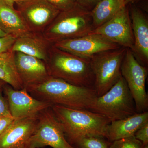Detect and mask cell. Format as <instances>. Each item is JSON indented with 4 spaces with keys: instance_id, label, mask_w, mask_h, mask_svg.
I'll return each instance as SVG.
<instances>
[{
    "instance_id": "obj_16",
    "label": "cell",
    "mask_w": 148,
    "mask_h": 148,
    "mask_svg": "<svg viewBox=\"0 0 148 148\" xmlns=\"http://www.w3.org/2000/svg\"><path fill=\"white\" fill-rule=\"evenodd\" d=\"M52 45L42 33L29 32L16 38L11 51L34 56L45 62Z\"/></svg>"
},
{
    "instance_id": "obj_11",
    "label": "cell",
    "mask_w": 148,
    "mask_h": 148,
    "mask_svg": "<svg viewBox=\"0 0 148 148\" xmlns=\"http://www.w3.org/2000/svg\"><path fill=\"white\" fill-rule=\"evenodd\" d=\"M53 45L58 49L88 59L103 51L114 50L121 47L101 35L92 34L61 41Z\"/></svg>"
},
{
    "instance_id": "obj_26",
    "label": "cell",
    "mask_w": 148,
    "mask_h": 148,
    "mask_svg": "<svg viewBox=\"0 0 148 148\" xmlns=\"http://www.w3.org/2000/svg\"><path fill=\"white\" fill-rule=\"evenodd\" d=\"M14 120L11 114L0 117V135L5 132Z\"/></svg>"
},
{
    "instance_id": "obj_25",
    "label": "cell",
    "mask_w": 148,
    "mask_h": 148,
    "mask_svg": "<svg viewBox=\"0 0 148 148\" xmlns=\"http://www.w3.org/2000/svg\"><path fill=\"white\" fill-rule=\"evenodd\" d=\"M134 137L143 144L148 145V122L144 124L135 132Z\"/></svg>"
},
{
    "instance_id": "obj_21",
    "label": "cell",
    "mask_w": 148,
    "mask_h": 148,
    "mask_svg": "<svg viewBox=\"0 0 148 148\" xmlns=\"http://www.w3.org/2000/svg\"><path fill=\"white\" fill-rule=\"evenodd\" d=\"M111 143L103 136L88 135L78 139L71 145L73 148H110Z\"/></svg>"
},
{
    "instance_id": "obj_17",
    "label": "cell",
    "mask_w": 148,
    "mask_h": 148,
    "mask_svg": "<svg viewBox=\"0 0 148 148\" xmlns=\"http://www.w3.org/2000/svg\"><path fill=\"white\" fill-rule=\"evenodd\" d=\"M148 122V112L134 114L111 122L107 127L106 138L110 142L134 136L135 132Z\"/></svg>"
},
{
    "instance_id": "obj_19",
    "label": "cell",
    "mask_w": 148,
    "mask_h": 148,
    "mask_svg": "<svg viewBox=\"0 0 148 148\" xmlns=\"http://www.w3.org/2000/svg\"><path fill=\"white\" fill-rule=\"evenodd\" d=\"M0 79L16 90L24 88L16 69L14 52L11 50L0 54Z\"/></svg>"
},
{
    "instance_id": "obj_6",
    "label": "cell",
    "mask_w": 148,
    "mask_h": 148,
    "mask_svg": "<svg viewBox=\"0 0 148 148\" xmlns=\"http://www.w3.org/2000/svg\"><path fill=\"white\" fill-rule=\"evenodd\" d=\"M127 48L121 47L92 56L90 63L94 76V89L98 96L108 91L121 76L122 62Z\"/></svg>"
},
{
    "instance_id": "obj_24",
    "label": "cell",
    "mask_w": 148,
    "mask_h": 148,
    "mask_svg": "<svg viewBox=\"0 0 148 148\" xmlns=\"http://www.w3.org/2000/svg\"><path fill=\"white\" fill-rule=\"evenodd\" d=\"M16 38V37L10 35L0 38V54L11 50Z\"/></svg>"
},
{
    "instance_id": "obj_4",
    "label": "cell",
    "mask_w": 148,
    "mask_h": 148,
    "mask_svg": "<svg viewBox=\"0 0 148 148\" xmlns=\"http://www.w3.org/2000/svg\"><path fill=\"white\" fill-rule=\"evenodd\" d=\"M93 30L91 12L77 4L71 9L60 12L42 34L53 45L86 36Z\"/></svg>"
},
{
    "instance_id": "obj_23",
    "label": "cell",
    "mask_w": 148,
    "mask_h": 148,
    "mask_svg": "<svg viewBox=\"0 0 148 148\" xmlns=\"http://www.w3.org/2000/svg\"><path fill=\"white\" fill-rule=\"evenodd\" d=\"M60 12L71 9L77 4L75 0H45Z\"/></svg>"
},
{
    "instance_id": "obj_13",
    "label": "cell",
    "mask_w": 148,
    "mask_h": 148,
    "mask_svg": "<svg viewBox=\"0 0 148 148\" xmlns=\"http://www.w3.org/2000/svg\"><path fill=\"white\" fill-rule=\"evenodd\" d=\"M38 116L14 120L0 135V148L27 147L36 129Z\"/></svg>"
},
{
    "instance_id": "obj_15",
    "label": "cell",
    "mask_w": 148,
    "mask_h": 148,
    "mask_svg": "<svg viewBox=\"0 0 148 148\" xmlns=\"http://www.w3.org/2000/svg\"><path fill=\"white\" fill-rule=\"evenodd\" d=\"M129 12L134 39L132 52L137 56L140 64L146 67L148 63V18L143 11L135 5H131Z\"/></svg>"
},
{
    "instance_id": "obj_8",
    "label": "cell",
    "mask_w": 148,
    "mask_h": 148,
    "mask_svg": "<svg viewBox=\"0 0 148 148\" xmlns=\"http://www.w3.org/2000/svg\"><path fill=\"white\" fill-rule=\"evenodd\" d=\"M46 146L52 148H73L66 140L62 125L51 107L38 115L36 129L27 147L40 148Z\"/></svg>"
},
{
    "instance_id": "obj_32",
    "label": "cell",
    "mask_w": 148,
    "mask_h": 148,
    "mask_svg": "<svg viewBox=\"0 0 148 148\" xmlns=\"http://www.w3.org/2000/svg\"><path fill=\"white\" fill-rule=\"evenodd\" d=\"M5 83L2 81L0 79V88L2 87L5 84Z\"/></svg>"
},
{
    "instance_id": "obj_27",
    "label": "cell",
    "mask_w": 148,
    "mask_h": 148,
    "mask_svg": "<svg viewBox=\"0 0 148 148\" xmlns=\"http://www.w3.org/2000/svg\"><path fill=\"white\" fill-rule=\"evenodd\" d=\"M77 4L86 10L91 11L101 0H75Z\"/></svg>"
},
{
    "instance_id": "obj_9",
    "label": "cell",
    "mask_w": 148,
    "mask_h": 148,
    "mask_svg": "<svg viewBox=\"0 0 148 148\" xmlns=\"http://www.w3.org/2000/svg\"><path fill=\"white\" fill-rule=\"evenodd\" d=\"M30 32L42 33L60 11L45 0H22L15 3Z\"/></svg>"
},
{
    "instance_id": "obj_30",
    "label": "cell",
    "mask_w": 148,
    "mask_h": 148,
    "mask_svg": "<svg viewBox=\"0 0 148 148\" xmlns=\"http://www.w3.org/2000/svg\"><path fill=\"white\" fill-rule=\"evenodd\" d=\"M7 34L5 33V32L3 31L0 28V38L1 37H3L5 36H7Z\"/></svg>"
},
{
    "instance_id": "obj_2",
    "label": "cell",
    "mask_w": 148,
    "mask_h": 148,
    "mask_svg": "<svg viewBox=\"0 0 148 148\" xmlns=\"http://www.w3.org/2000/svg\"><path fill=\"white\" fill-rule=\"evenodd\" d=\"M51 108L62 125L66 139L71 145L86 135H99L106 138L107 127L110 122L101 115L89 110L59 105H52Z\"/></svg>"
},
{
    "instance_id": "obj_34",
    "label": "cell",
    "mask_w": 148,
    "mask_h": 148,
    "mask_svg": "<svg viewBox=\"0 0 148 148\" xmlns=\"http://www.w3.org/2000/svg\"><path fill=\"white\" fill-rule=\"evenodd\" d=\"M29 148V147H26V148Z\"/></svg>"
},
{
    "instance_id": "obj_14",
    "label": "cell",
    "mask_w": 148,
    "mask_h": 148,
    "mask_svg": "<svg viewBox=\"0 0 148 148\" xmlns=\"http://www.w3.org/2000/svg\"><path fill=\"white\" fill-rule=\"evenodd\" d=\"M14 52L16 69L24 88L41 83L50 76L44 61L21 52Z\"/></svg>"
},
{
    "instance_id": "obj_33",
    "label": "cell",
    "mask_w": 148,
    "mask_h": 148,
    "mask_svg": "<svg viewBox=\"0 0 148 148\" xmlns=\"http://www.w3.org/2000/svg\"><path fill=\"white\" fill-rule=\"evenodd\" d=\"M143 148H148V145H143Z\"/></svg>"
},
{
    "instance_id": "obj_18",
    "label": "cell",
    "mask_w": 148,
    "mask_h": 148,
    "mask_svg": "<svg viewBox=\"0 0 148 148\" xmlns=\"http://www.w3.org/2000/svg\"><path fill=\"white\" fill-rule=\"evenodd\" d=\"M14 5V3L0 0V28L17 38L31 32Z\"/></svg>"
},
{
    "instance_id": "obj_3",
    "label": "cell",
    "mask_w": 148,
    "mask_h": 148,
    "mask_svg": "<svg viewBox=\"0 0 148 148\" xmlns=\"http://www.w3.org/2000/svg\"><path fill=\"white\" fill-rule=\"evenodd\" d=\"M50 76L77 86L94 88V76L90 59L51 47L45 62Z\"/></svg>"
},
{
    "instance_id": "obj_31",
    "label": "cell",
    "mask_w": 148,
    "mask_h": 148,
    "mask_svg": "<svg viewBox=\"0 0 148 148\" xmlns=\"http://www.w3.org/2000/svg\"><path fill=\"white\" fill-rule=\"evenodd\" d=\"M7 1L10 2H12L13 3H15L19 1H22V0H5Z\"/></svg>"
},
{
    "instance_id": "obj_12",
    "label": "cell",
    "mask_w": 148,
    "mask_h": 148,
    "mask_svg": "<svg viewBox=\"0 0 148 148\" xmlns=\"http://www.w3.org/2000/svg\"><path fill=\"white\" fill-rule=\"evenodd\" d=\"M3 88L10 112L14 119L37 116L41 112L52 106L34 98L26 88L16 90L9 85H4Z\"/></svg>"
},
{
    "instance_id": "obj_5",
    "label": "cell",
    "mask_w": 148,
    "mask_h": 148,
    "mask_svg": "<svg viewBox=\"0 0 148 148\" xmlns=\"http://www.w3.org/2000/svg\"><path fill=\"white\" fill-rule=\"evenodd\" d=\"M89 110L101 115L110 122L137 113L134 99L122 76L108 91L98 96Z\"/></svg>"
},
{
    "instance_id": "obj_10",
    "label": "cell",
    "mask_w": 148,
    "mask_h": 148,
    "mask_svg": "<svg viewBox=\"0 0 148 148\" xmlns=\"http://www.w3.org/2000/svg\"><path fill=\"white\" fill-rule=\"evenodd\" d=\"M90 34L101 35L121 47L134 48V39L129 9L127 5L115 16L100 27L93 29Z\"/></svg>"
},
{
    "instance_id": "obj_7",
    "label": "cell",
    "mask_w": 148,
    "mask_h": 148,
    "mask_svg": "<svg viewBox=\"0 0 148 148\" xmlns=\"http://www.w3.org/2000/svg\"><path fill=\"white\" fill-rule=\"evenodd\" d=\"M121 71L134 99L137 113L147 112L148 96L145 88L147 69L129 49H126Z\"/></svg>"
},
{
    "instance_id": "obj_22",
    "label": "cell",
    "mask_w": 148,
    "mask_h": 148,
    "mask_svg": "<svg viewBox=\"0 0 148 148\" xmlns=\"http://www.w3.org/2000/svg\"><path fill=\"white\" fill-rule=\"evenodd\" d=\"M110 148H143V145L133 136L112 142Z\"/></svg>"
},
{
    "instance_id": "obj_1",
    "label": "cell",
    "mask_w": 148,
    "mask_h": 148,
    "mask_svg": "<svg viewBox=\"0 0 148 148\" xmlns=\"http://www.w3.org/2000/svg\"><path fill=\"white\" fill-rule=\"evenodd\" d=\"M26 88L38 100L72 108L89 110L98 97L93 88L77 86L51 76Z\"/></svg>"
},
{
    "instance_id": "obj_28",
    "label": "cell",
    "mask_w": 148,
    "mask_h": 148,
    "mask_svg": "<svg viewBox=\"0 0 148 148\" xmlns=\"http://www.w3.org/2000/svg\"><path fill=\"white\" fill-rule=\"evenodd\" d=\"M9 114H11L7 101L3 96L1 91L0 90V117Z\"/></svg>"
},
{
    "instance_id": "obj_20",
    "label": "cell",
    "mask_w": 148,
    "mask_h": 148,
    "mask_svg": "<svg viewBox=\"0 0 148 148\" xmlns=\"http://www.w3.org/2000/svg\"><path fill=\"white\" fill-rule=\"evenodd\" d=\"M125 6L124 0H101L90 11L93 29L112 18Z\"/></svg>"
},
{
    "instance_id": "obj_29",
    "label": "cell",
    "mask_w": 148,
    "mask_h": 148,
    "mask_svg": "<svg viewBox=\"0 0 148 148\" xmlns=\"http://www.w3.org/2000/svg\"><path fill=\"white\" fill-rule=\"evenodd\" d=\"M138 1H140V0H124L125 5H127L128 4L132 3L133 2Z\"/></svg>"
}]
</instances>
